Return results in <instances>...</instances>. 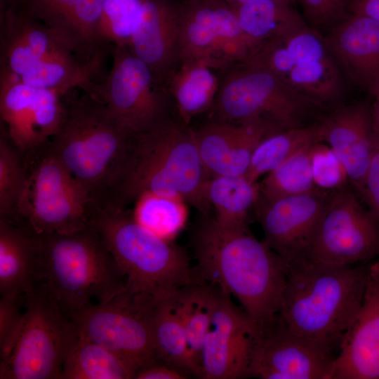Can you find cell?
Masks as SVG:
<instances>
[{"mask_svg":"<svg viewBox=\"0 0 379 379\" xmlns=\"http://www.w3.org/2000/svg\"><path fill=\"white\" fill-rule=\"evenodd\" d=\"M368 265L289 267L279 315L294 333L337 354L363 299Z\"/></svg>","mask_w":379,"mask_h":379,"instance_id":"5b68a950","label":"cell"},{"mask_svg":"<svg viewBox=\"0 0 379 379\" xmlns=\"http://www.w3.org/2000/svg\"><path fill=\"white\" fill-rule=\"evenodd\" d=\"M37 278L68 314L111 300L126 283L92 222L72 233L39 235Z\"/></svg>","mask_w":379,"mask_h":379,"instance_id":"8992f818","label":"cell"},{"mask_svg":"<svg viewBox=\"0 0 379 379\" xmlns=\"http://www.w3.org/2000/svg\"><path fill=\"white\" fill-rule=\"evenodd\" d=\"M373 152L361 197L379 221V141L374 138Z\"/></svg>","mask_w":379,"mask_h":379,"instance_id":"7bdbcfd3","label":"cell"},{"mask_svg":"<svg viewBox=\"0 0 379 379\" xmlns=\"http://www.w3.org/2000/svg\"><path fill=\"white\" fill-rule=\"evenodd\" d=\"M193 132L202 164L211 177L245 175L257 146L277 131L261 124H237L213 119Z\"/></svg>","mask_w":379,"mask_h":379,"instance_id":"ffe728a7","label":"cell"},{"mask_svg":"<svg viewBox=\"0 0 379 379\" xmlns=\"http://www.w3.org/2000/svg\"><path fill=\"white\" fill-rule=\"evenodd\" d=\"M332 379H379V260L368 265L363 299L340 345Z\"/></svg>","mask_w":379,"mask_h":379,"instance_id":"e0dca14e","label":"cell"},{"mask_svg":"<svg viewBox=\"0 0 379 379\" xmlns=\"http://www.w3.org/2000/svg\"><path fill=\"white\" fill-rule=\"evenodd\" d=\"M337 353L289 329L279 314L259 326L248 377L332 379Z\"/></svg>","mask_w":379,"mask_h":379,"instance_id":"5bb4252c","label":"cell"},{"mask_svg":"<svg viewBox=\"0 0 379 379\" xmlns=\"http://www.w3.org/2000/svg\"><path fill=\"white\" fill-rule=\"evenodd\" d=\"M341 71L332 55L294 65L286 82L320 106L334 102L342 93Z\"/></svg>","mask_w":379,"mask_h":379,"instance_id":"e575fe53","label":"cell"},{"mask_svg":"<svg viewBox=\"0 0 379 379\" xmlns=\"http://www.w3.org/2000/svg\"><path fill=\"white\" fill-rule=\"evenodd\" d=\"M378 258L379 221L347 187L331 193L303 264L352 266Z\"/></svg>","mask_w":379,"mask_h":379,"instance_id":"8fae6325","label":"cell"},{"mask_svg":"<svg viewBox=\"0 0 379 379\" xmlns=\"http://www.w3.org/2000/svg\"><path fill=\"white\" fill-rule=\"evenodd\" d=\"M23 323L1 379H62L64 362L79 337L70 316L39 282L25 295Z\"/></svg>","mask_w":379,"mask_h":379,"instance_id":"9c48e42d","label":"cell"},{"mask_svg":"<svg viewBox=\"0 0 379 379\" xmlns=\"http://www.w3.org/2000/svg\"><path fill=\"white\" fill-rule=\"evenodd\" d=\"M219 291L206 284H193L173 296L185 332L191 373L201 377V352L209 330Z\"/></svg>","mask_w":379,"mask_h":379,"instance_id":"4316f807","label":"cell"},{"mask_svg":"<svg viewBox=\"0 0 379 379\" xmlns=\"http://www.w3.org/2000/svg\"><path fill=\"white\" fill-rule=\"evenodd\" d=\"M72 46L60 34L11 7L1 6L0 58L11 66L34 63L53 52Z\"/></svg>","mask_w":379,"mask_h":379,"instance_id":"cb8c5ba5","label":"cell"},{"mask_svg":"<svg viewBox=\"0 0 379 379\" xmlns=\"http://www.w3.org/2000/svg\"><path fill=\"white\" fill-rule=\"evenodd\" d=\"M77 0H1V6L43 23L60 34L63 19Z\"/></svg>","mask_w":379,"mask_h":379,"instance_id":"ab89813d","label":"cell"},{"mask_svg":"<svg viewBox=\"0 0 379 379\" xmlns=\"http://www.w3.org/2000/svg\"><path fill=\"white\" fill-rule=\"evenodd\" d=\"M145 0H105L100 16L98 36L100 46H130Z\"/></svg>","mask_w":379,"mask_h":379,"instance_id":"8d00e7d4","label":"cell"},{"mask_svg":"<svg viewBox=\"0 0 379 379\" xmlns=\"http://www.w3.org/2000/svg\"><path fill=\"white\" fill-rule=\"evenodd\" d=\"M65 95L24 83L0 67V116L4 130L22 152L36 149L58 131L65 112Z\"/></svg>","mask_w":379,"mask_h":379,"instance_id":"4fadbf2b","label":"cell"},{"mask_svg":"<svg viewBox=\"0 0 379 379\" xmlns=\"http://www.w3.org/2000/svg\"><path fill=\"white\" fill-rule=\"evenodd\" d=\"M324 142L320 123L274 132L255 148L245 175L252 182L267 174L289 158Z\"/></svg>","mask_w":379,"mask_h":379,"instance_id":"f546056e","label":"cell"},{"mask_svg":"<svg viewBox=\"0 0 379 379\" xmlns=\"http://www.w3.org/2000/svg\"><path fill=\"white\" fill-rule=\"evenodd\" d=\"M312 171L314 183L321 190L335 192L346 187L349 180L342 162L327 145H314L311 156Z\"/></svg>","mask_w":379,"mask_h":379,"instance_id":"f35d334b","label":"cell"},{"mask_svg":"<svg viewBox=\"0 0 379 379\" xmlns=\"http://www.w3.org/2000/svg\"><path fill=\"white\" fill-rule=\"evenodd\" d=\"M213 119L261 124L275 131L305 126L319 104L267 68L249 60L221 71Z\"/></svg>","mask_w":379,"mask_h":379,"instance_id":"52a82bcc","label":"cell"},{"mask_svg":"<svg viewBox=\"0 0 379 379\" xmlns=\"http://www.w3.org/2000/svg\"><path fill=\"white\" fill-rule=\"evenodd\" d=\"M192 244L203 282L237 298L258 326L279 314L289 265L248 226L225 227L202 215Z\"/></svg>","mask_w":379,"mask_h":379,"instance_id":"6da1fadb","label":"cell"},{"mask_svg":"<svg viewBox=\"0 0 379 379\" xmlns=\"http://www.w3.org/2000/svg\"><path fill=\"white\" fill-rule=\"evenodd\" d=\"M154 306L122 291L108 302H93L68 314L80 336L119 357L133 370L135 378L142 368L161 361L152 329Z\"/></svg>","mask_w":379,"mask_h":379,"instance_id":"30bf717a","label":"cell"},{"mask_svg":"<svg viewBox=\"0 0 379 379\" xmlns=\"http://www.w3.org/2000/svg\"><path fill=\"white\" fill-rule=\"evenodd\" d=\"M91 222L125 277L126 294L155 305L204 283L187 253L139 224L128 208L95 205Z\"/></svg>","mask_w":379,"mask_h":379,"instance_id":"3957f363","label":"cell"},{"mask_svg":"<svg viewBox=\"0 0 379 379\" xmlns=\"http://www.w3.org/2000/svg\"><path fill=\"white\" fill-rule=\"evenodd\" d=\"M304 15L315 28H331L347 14L350 0H298Z\"/></svg>","mask_w":379,"mask_h":379,"instance_id":"b9f144b4","label":"cell"},{"mask_svg":"<svg viewBox=\"0 0 379 379\" xmlns=\"http://www.w3.org/2000/svg\"><path fill=\"white\" fill-rule=\"evenodd\" d=\"M136 379H185L187 375L182 371L159 361L140 370Z\"/></svg>","mask_w":379,"mask_h":379,"instance_id":"ee69618b","label":"cell"},{"mask_svg":"<svg viewBox=\"0 0 379 379\" xmlns=\"http://www.w3.org/2000/svg\"><path fill=\"white\" fill-rule=\"evenodd\" d=\"M129 48L147 64L156 82L165 89L181 61L180 23L175 0L145 1Z\"/></svg>","mask_w":379,"mask_h":379,"instance_id":"ac0fdd59","label":"cell"},{"mask_svg":"<svg viewBox=\"0 0 379 379\" xmlns=\"http://www.w3.org/2000/svg\"><path fill=\"white\" fill-rule=\"evenodd\" d=\"M133 370L101 345L79 335L62 367V379H130Z\"/></svg>","mask_w":379,"mask_h":379,"instance_id":"4dcf8cb0","label":"cell"},{"mask_svg":"<svg viewBox=\"0 0 379 379\" xmlns=\"http://www.w3.org/2000/svg\"><path fill=\"white\" fill-rule=\"evenodd\" d=\"M331 194L317 191L274 200L259 197L254 211L264 233L263 241L289 267L304 263Z\"/></svg>","mask_w":379,"mask_h":379,"instance_id":"2e32d148","label":"cell"},{"mask_svg":"<svg viewBox=\"0 0 379 379\" xmlns=\"http://www.w3.org/2000/svg\"><path fill=\"white\" fill-rule=\"evenodd\" d=\"M91 93L135 135L148 131L171 114L168 92L128 46L113 48L111 69Z\"/></svg>","mask_w":379,"mask_h":379,"instance_id":"7c38bea8","label":"cell"},{"mask_svg":"<svg viewBox=\"0 0 379 379\" xmlns=\"http://www.w3.org/2000/svg\"><path fill=\"white\" fill-rule=\"evenodd\" d=\"M105 0H77L65 16L60 34L88 62L103 60L98 29Z\"/></svg>","mask_w":379,"mask_h":379,"instance_id":"d6a6232c","label":"cell"},{"mask_svg":"<svg viewBox=\"0 0 379 379\" xmlns=\"http://www.w3.org/2000/svg\"><path fill=\"white\" fill-rule=\"evenodd\" d=\"M330 29L325 42L340 71L375 93L379 90V22L347 13Z\"/></svg>","mask_w":379,"mask_h":379,"instance_id":"44dd1931","label":"cell"},{"mask_svg":"<svg viewBox=\"0 0 379 379\" xmlns=\"http://www.w3.org/2000/svg\"><path fill=\"white\" fill-rule=\"evenodd\" d=\"M347 13L379 22V0H350L347 7Z\"/></svg>","mask_w":379,"mask_h":379,"instance_id":"f6af8a7d","label":"cell"},{"mask_svg":"<svg viewBox=\"0 0 379 379\" xmlns=\"http://www.w3.org/2000/svg\"><path fill=\"white\" fill-rule=\"evenodd\" d=\"M25 296L0 298V359L10 356L20 333L25 316L22 310Z\"/></svg>","mask_w":379,"mask_h":379,"instance_id":"60d3db41","label":"cell"},{"mask_svg":"<svg viewBox=\"0 0 379 379\" xmlns=\"http://www.w3.org/2000/svg\"><path fill=\"white\" fill-rule=\"evenodd\" d=\"M260 194L259 183L245 175L211 176L204 188V198L214 211L213 218L225 227H247Z\"/></svg>","mask_w":379,"mask_h":379,"instance_id":"83f0119b","label":"cell"},{"mask_svg":"<svg viewBox=\"0 0 379 379\" xmlns=\"http://www.w3.org/2000/svg\"><path fill=\"white\" fill-rule=\"evenodd\" d=\"M180 30L181 62L204 60L223 71L230 67L223 32L232 13L222 0H175Z\"/></svg>","mask_w":379,"mask_h":379,"instance_id":"7402d4cb","label":"cell"},{"mask_svg":"<svg viewBox=\"0 0 379 379\" xmlns=\"http://www.w3.org/2000/svg\"><path fill=\"white\" fill-rule=\"evenodd\" d=\"M24 157L26 182L15 222L38 235L72 233L89 225L95 204L48 142Z\"/></svg>","mask_w":379,"mask_h":379,"instance_id":"ba28073f","label":"cell"},{"mask_svg":"<svg viewBox=\"0 0 379 379\" xmlns=\"http://www.w3.org/2000/svg\"><path fill=\"white\" fill-rule=\"evenodd\" d=\"M208 178L193 128L170 114L135 136L119 178L104 202L128 208L142 194L153 193L180 198L208 216L211 208L204 195Z\"/></svg>","mask_w":379,"mask_h":379,"instance_id":"7a4b0ae2","label":"cell"},{"mask_svg":"<svg viewBox=\"0 0 379 379\" xmlns=\"http://www.w3.org/2000/svg\"><path fill=\"white\" fill-rule=\"evenodd\" d=\"M39 235L21 222L0 218L1 297H22L38 284Z\"/></svg>","mask_w":379,"mask_h":379,"instance_id":"603a6c76","label":"cell"},{"mask_svg":"<svg viewBox=\"0 0 379 379\" xmlns=\"http://www.w3.org/2000/svg\"><path fill=\"white\" fill-rule=\"evenodd\" d=\"M21 154L3 128L0 138V218L12 221L16 220L26 182L25 157Z\"/></svg>","mask_w":379,"mask_h":379,"instance_id":"74e56055","label":"cell"},{"mask_svg":"<svg viewBox=\"0 0 379 379\" xmlns=\"http://www.w3.org/2000/svg\"><path fill=\"white\" fill-rule=\"evenodd\" d=\"M319 123L324 142L338 156L361 197L374 147L371 106L364 102L340 105Z\"/></svg>","mask_w":379,"mask_h":379,"instance_id":"d6986e66","label":"cell"},{"mask_svg":"<svg viewBox=\"0 0 379 379\" xmlns=\"http://www.w3.org/2000/svg\"><path fill=\"white\" fill-rule=\"evenodd\" d=\"M222 1H225L228 4L234 5V4H244V3H247V2H251V1H258V0H222Z\"/></svg>","mask_w":379,"mask_h":379,"instance_id":"7dc6e473","label":"cell"},{"mask_svg":"<svg viewBox=\"0 0 379 379\" xmlns=\"http://www.w3.org/2000/svg\"><path fill=\"white\" fill-rule=\"evenodd\" d=\"M154 345L160 361L183 373H191L185 329L173 297L154 305L151 315Z\"/></svg>","mask_w":379,"mask_h":379,"instance_id":"1f68e13d","label":"cell"},{"mask_svg":"<svg viewBox=\"0 0 379 379\" xmlns=\"http://www.w3.org/2000/svg\"><path fill=\"white\" fill-rule=\"evenodd\" d=\"M373 95L375 101L371 106L372 129L374 138L379 141V90Z\"/></svg>","mask_w":379,"mask_h":379,"instance_id":"bcb514c9","label":"cell"},{"mask_svg":"<svg viewBox=\"0 0 379 379\" xmlns=\"http://www.w3.org/2000/svg\"><path fill=\"white\" fill-rule=\"evenodd\" d=\"M216 71L206 61L183 62L168 79L165 89L185 124L212 109L220 84Z\"/></svg>","mask_w":379,"mask_h":379,"instance_id":"d4e9b609","label":"cell"},{"mask_svg":"<svg viewBox=\"0 0 379 379\" xmlns=\"http://www.w3.org/2000/svg\"><path fill=\"white\" fill-rule=\"evenodd\" d=\"M65 95V112L48 142L53 153L88 192L104 202L116 183L135 135L92 93Z\"/></svg>","mask_w":379,"mask_h":379,"instance_id":"277c9868","label":"cell"},{"mask_svg":"<svg viewBox=\"0 0 379 379\" xmlns=\"http://www.w3.org/2000/svg\"><path fill=\"white\" fill-rule=\"evenodd\" d=\"M295 0H258L230 5L239 26L255 47L283 37L306 22L294 8Z\"/></svg>","mask_w":379,"mask_h":379,"instance_id":"f1b7e54d","label":"cell"},{"mask_svg":"<svg viewBox=\"0 0 379 379\" xmlns=\"http://www.w3.org/2000/svg\"><path fill=\"white\" fill-rule=\"evenodd\" d=\"M258 331L259 326L233 302L232 296L219 291L203 345L200 378L248 377Z\"/></svg>","mask_w":379,"mask_h":379,"instance_id":"9a60e30c","label":"cell"},{"mask_svg":"<svg viewBox=\"0 0 379 379\" xmlns=\"http://www.w3.org/2000/svg\"><path fill=\"white\" fill-rule=\"evenodd\" d=\"M100 65L88 62L71 50L53 52L38 60L22 77L26 84L53 89L66 95L80 88L91 93Z\"/></svg>","mask_w":379,"mask_h":379,"instance_id":"484cf974","label":"cell"},{"mask_svg":"<svg viewBox=\"0 0 379 379\" xmlns=\"http://www.w3.org/2000/svg\"><path fill=\"white\" fill-rule=\"evenodd\" d=\"M182 199L153 193H145L133 203L134 219L159 237L173 239L185 227L188 211Z\"/></svg>","mask_w":379,"mask_h":379,"instance_id":"836d02e7","label":"cell"},{"mask_svg":"<svg viewBox=\"0 0 379 379\" xmlns=\"http://www.w3.org/2000/svg\"><path fill=\"white\" fill-rule=\"evenodd\" d=\"M313 146L298 152L266 174L259 183L260 197L274 200L322 191L316 186L313 178L311 164Z\"/></svg>","mask_w":379,"mask_h":379,"instance_id":"d590c367","label":"cell"}]
</instances>
